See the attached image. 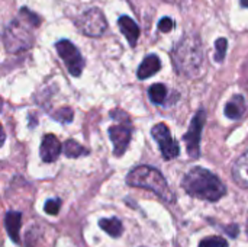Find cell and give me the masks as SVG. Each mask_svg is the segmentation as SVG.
<instances>
[{
	"label": "cell",
	"instance_id": "1",
	"mask_svg": "<svg viewBox=\"0 0 248 247\" xmlns=\"http://www.w3.org/2000/svg\"><path fill=\"white\" fill-rule=\"evenodd\" d=\"M41 17L31 12L28 7H22L15 20L9 23L4 31V45L9 52L17 54L29 49L33 45L32 31L38 28Z\"/></svg>",
	"mask_w": 248,
	"mask_h": 247
},
{
	"label": "cell",
	"instance_id": "27",
	"mask_svg": "<svg viewBox=\"0 0 248 247\" xmlns=\"http://www.w3.org/2000/svg\"><path fill=\"white\" fill-rule=\"evenodd\" d=\"M167 1H169V0H167Z\"/></svg>",
	"mask_w": 248,
	"mask_h": 247
},
{
	"label": "cell",
	"instance_id": "9",
	"mask_svg": "<svg viewBox=\"0 0 248 247\" xmlns=\"http://www.w3.org/2000/svg\"><path fill=\"white\" fill-rule=\"evenodd\" d=\"M131 135H132V130L129 127V122H122L119 125H112L109 128V137L113 143V154L116 157H121L131 141Z\"/></svg>",
	"mask_w": 248,
	"mask_h": 247
},
{
	"label": "cell",
	"instance_id": "6",
	"mask_svg": "<svg viewBox=\"0 0 248 247\" xmlns=\"http://www.w3.org/2000/svg\"><path fill=\"white\" fill-rule=\"evenodd\" d=\"M77 25H78V29L84 35L94 36V38L100 36L108 28V22H106L105 16H103L102 10L97 7H92V9L86 10L80 16Z\"/></svg>",
	"mask_w": 248,
	"mask_h": 247
},
{
	"label": "cell",
	"instance_id": "12",
	"mask_svg": "<svg viewBox=\"0 0 248 247\" xmlns=\"http://www.w3.org/2000/svg\"><path fill=\"white\" fill-rule=\"evenodd\" d=\"M118 25H119L121 32L128 39L129 45L131 47H135L137 42H138V38H140V28L135 23V20L131 19L129 16H121L119 20H118Z\"/></svg>",
	"mask_w": 248,
	"mask_h": 247
},
{
	"label": "cell",
	"instance_id": "13",
	"mask_svg": "<svg viewBox=\"0 0 248 247\" xmlns=\"http://www.w3.org/2000/svg\"><path fill=\"white\" fill-rule=\"evenodd\" d=\"M160 68H161V61H160V58H158L155 54H151V55H147V57L144 58V61H142L141 66L138 67L137 76H138V79L145 80V79L154 76L157 71H160Z\"/></svg>",
	"mask_w": 248,
	"mask_h": 247
},
{
	"label": "cell",
	"instance_id": "21",
	"mask_svg": "<svg viewBox=\"0 0 248 247\" xmlns=\"http://www.w3.org/2000/svg\"><path fill=\"white\" fill-rule=\"evenodd\" d=\"M199 247H228V242L222 237H206L199 243Z\"/></svg>",
	"mask_w": 248,
	"mask_h": 247
},
{
	"label": "cell",
	"instance_id": "26",
	"mask_svg": "<svg viewBox=\"0 0 248 247\" xmlns=\"http://www.w3.org/2000/svg\"><path fill=\"white\" fill-rule=\"evenodd\" d=\"M0 111H1V99H0Z\"/></svg>",
	"mask_w": 248,
	"mask_h": 247
},
{
	"label": "cell",
	"instance_id": "19",
	"mask_svg": "<svg viewBox=\"0 0 248 247\" xmlns=\"http://www.w3.org/2000/svg\"><path fill=\"white\" fill-rule=\"evenodd\" d=\"M73 115H74V112H73V109L68 108V106H62V108H60L57 112L52 114L54 119H55V121H60V122H62V124L71 122V121H73Z\"/></svg>",
	"mask_w": 248,
	"mask_h": 247
},
{
	"label": "cell",
	"instance_id": "2",
	"mask_svg": "<svg viewBox=\"0 0 248 247\" xmlns=\"http://www.w3.org/2000/svg\"><path fill=\"white\" fill-rule=\"evenodd\" d=\"M183 188L189 195L211 202L219 201L227 194L221 179L203 167L190 169L183 179Z\"/></svg>",
	"mask_w": 248,
	"mask_h": 247
},
{
	"label": "cell",
	"instance_id": "7",
	"mask_svg": "<svg viewBox=\"0 0 248 247\" xmlns=\"http://www.w3.org/2000/svg\"><path fill=\"white\" fill-rule=\"evenodd\" d=\"M151 135L154 137V140L157 141L160 151L163 154V157L166 160H173L179 156L180 153V147L176 143V140L171 137V132L169 130V127L163 122L157 124L153 127L151 130Z\"/></svg>",
	"mask_w": 248,
	"mask_h": 247
},
{
	"label": "cell",
	"instance_id": "17",
	"mask_svg": "<svg viewBox=\"0 0 248 247\" xmlns=\"http://www.w3.org/2000/svg\"><path fill=\"white\" fill-rule=\"evenodd\" d=\"M64 154L70 159H77L81 156H87L89 150L83 147L81 144H78L76 140H67L64 144Z\"/></svg>",
	"mask_w": 248,
	"mask_h": 247
},
{
	"label": "cell",
	"instance_id": "8",
	"mask_svg": "<svg viewBox=\"0 0 248 247\" xmlns=\"http://www.w3.org/2000/svg\"><path fill=\"white\" fill-rule=\"evenodd\" d=\"M205 121H206V112L201 109L192 119L189 131L183 137V140L186 141L187 153L192 159H198L201 156V135H202Z\"/></svg>",
	"mask_w": 248,
	"mask_h": 247
},
{
	"label": "cell",
	"instance_id": "23",
	"mask_svg": "<svg viewBox=\"0 0 248 247\" xmlns=\"http://www.w3.org/2000/svg\"><path fill=\"white\" fill-rule=\"evenodd\" d=\"M174 26V22L170 19V17H163L160 22H158V29L161 32H170Z\"/></svg>",
	"mask_w": 248,
	"mask_h": 247
},
{
	"label": "cell",
	"instance_id": "3",
	"mask_svg": "<svg viewBox=\"0 0 248 247\" xmlns=\"http://www.w3.org/2000/svg\"><path fill=\"white\" fill-rule=\"evenodd\" d=\"M205 61L201 39L196 35H186L173 51V64L179 74L195 77L201 73Z\"/></svg>",
	"mask_w": 248,
	"mask_h": 247
},
{
	"label": "cell",
	"instance_id": "11",
	"mask_svg": "<svg viewBox=\"0 0 248 247\" xmlns=\"http://www.w3.org/2000/svg\"><path fill=\"white\" fill-rule=\"evenodd\" d=\"M232 179L238 186L248 189V151L235 160L232 166Z\"/></svg>",
	"mask_w": 248,
	"mask_h": 247
},
{
	"label": "cell",
	"instance_id": "14",
	"mask_svg": "<svg viewBox=\"0 0 248 247\" xmlns=\"http://www.w3.org/2000/svg\"><path fill=\"white\" fill-rule=\"evenodd\" d=\"M20 223H22V214L17 211H9L4 218V226L9 237L15 242L19 243V230H20Z\"/></svg>",
	"mask_w": 248,
	"mask_h": 247
},
{
	"label": "cell",
	"instance_id": "4",
	"mask_svg": "<svg viewBox=\"0 0 248 247\" xmlns=\"http://www.w3.org/2000/svg\"><path fill=\"white\" fill-rule=\"evenodd\" d=\"M126 183L134 188H142L154 192L166 202H173L174 195L169 188L167 181L161 175L160 170L150 166H138L132 169L126 176Z\"/></svg>",
	"mask_w": 248,
	"mask_h": 247
},
{
	"label": "cell",
	"instance_id": "16",
	"mask_svg": "<svg viewBox=\"0 0 248 247\" xmlns=\"http://www.w3.org/2000/svg\"><path fill=\"white\" fill-rule=\"evenodd\" d=\"M99 227L106 231L110 237H119L124 231L122 223L118 218H105L99 221Z\"/></svg>",
	"mask_w": 248,
	"mask_h": 247
},
{
	"label": "cell",
	"instance_id": "22",
	"mask_svg": "<svg viewBox=\"0 0 248 247\" xmlns=\"http://www.w3.org/2000/svg\"><path fill=\"white\" fill-rule=\"evenodd\" d=\"M60 208H61V199H58V198L48 199L45 202V207H44L45 213L49 215H57L60 213Z\"/></svg>",
	"mask_w": 248,
	"mask_h": 247
},
{
	"label": "cell",
	"instance_id": "15",
	"mask_svg": "<svg viewBox=\"0 0 248 247\" xmlns=\"http://www.w3.org/2000/svg\"><path fill=\"white\" fill-rule=\"evenodd\" d=\"M246 112V100L241 95H235L225 106V115L230 119H238Z\"/></svg>",
	"mask_w": 248,
	"mask_h": 247
},
{
	"label": "cell",
	"instance_id": "18",
	"mask_svg": "<svg viewBox=\"0 0 248 247\" xmlns=\"http://www.w3.org/2000/svg\"><path fill=\"white\" fill-rule=\"evenodd\" d=\"M148 95L153 103L155 105H161L164 103L166 98H167V87L161 83H155L148 89Z\"/></svg>",
	"mask_w": 248,
	"mask_h": 247
},
{
	"label": "cell",
	"instance_id": "5",
	"mask_svg": "<svg viewBox=\"0 0 248 247\" xmlns=\"http://www.w3.org/2000/svg\"><path fill=\"white\" fill-rule=\"evenodd\" d=\"M55 48H57L58 55L62 58L70 74L74 77H78L84 68V60H83L80 51L76 48V45L67 39H61L55 44Z\"/></svg>",
	"mask_w": 248,
	"mask_h": 247
},
{
	"label": "cell",
	"instance_id": "25",
	"mask_svg": "<svg viewBox=\"0 0 248 247\" xmlns=\"http://www.w3.org/2000/svg\"><path fill=\"white\" fill-rule=\"evenodd\" d=\"M241 4H243L244 7H248V0H241Z\"/></svg>",
	"mask_w": 248,
	"mask_h": 247
},
{
	"label": "cell",
	"instance_id": "20",
	"mask_svg": "<svg viewBox=\"0 0 248 247\" xmlns=\"http://www.w3.org/2000/svg\"><path fill=\"white\" fill-rule=\"evenodd\" d=\"M227 45H228V41L225 38H218L215 41V48H217V52H215V60L218 63H221L227 54Z\"/></svg>",
	"mask_w": 248,
	"mask_h": 247
},
{
	"label": "cell",
	"instance_id": "10",
	"mask_svg": "<svg viewBox=\"0 0 248 247\" xmlns=\"http://www.w3.org/2000/svg\"><path fill=\"white\" fill-rule=\"evenodd\" d=\"M41 159L45 163H52L58 159L61 153V143L54 134H46L41 143Z\"/></svg>",
	"mask_w": 248,
	"mask_h": 247
},
{
	"label": "cell",
	"instance_id": "24",
	"mask_svg": "<svg viewBox=\"0 0 248 247\" xmlns=\"http://www.w3.org/2000/svg\"><path fill=\"white\" fill-rule=\"evenodd\" d=\"M4 140H6V132H4V130H3V127L0 125V147L4 144Z\"/></svg>",
	"mask_w": 248,
	"mask_h": 247
}]
</instances>
